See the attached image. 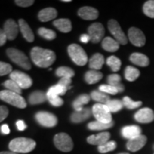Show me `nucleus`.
I'll return each instance as SVG.
<instances>
[{
	"label": "nucleus",
	"mask_w": 154,
	"mask_h": 154,
	"mask_svg": "<svg viewBox=\"0 0 154 154\" xmlns=\"http://www.w3.org/2000/svg\"><path fill=\"white\" fill-rule=\"evenodd\" d=\"M104 34V27L101 23H94L88 29V34L94 44H97L101 42Z\"/></svg>",
	"instance_id": "nucleus-11"
},
{
	"label": "nucleus",
	"mask_w": 154,
	"mask_h": 154,
	"mask_svg": "<svg viewBox=\"0 0 154 154\" xmlns=\"http://www.w3.org/2000/svg\"><path fill=\"white\" fill-rule=\"evenodd\" d=\"M92 113H93L94 116L95 117L96 121H99V122L109 124L113 121L111 113L106 104L96 103L94 105L92 108Z\"/></svg>",
	"instance_id": "nucleus-6"
},
{
	"label": "nucleus",
	"mask_w": 154,
	"mask_h": 154,
	"mask_svg": "<svg viewBox=\"0 0 154 154\" xmlns=\"http://www.w3.org/2000/svg\"><path fill=\"white\" fill-rule=\"evenodd\" d=\"M114 125L113 121L109 123V124H104V123L99 122V121H92L88 124V129L92 131H103L106 129H109Z\"/></svg>",
	"instance_id": "nucleus-32"
},
{
	"label": "nucleus",
	"mask_w": 154,
	"mask_h": 154,
	"mask_svg": "<svg viewBox=\"0 0 154 154\" xmlns=\"http://www.w3.org/2000/svg\"><path fill=\"white\" fill-rule=\"evenodd\" d=\"M38 17L39 20L42 22H49L57 17V11L52 7H48L40 11Z\"/></svg>",
	"instance_id": "nucleus-21"
},
{
	"label": "nucleus",
	"mask_w": 154,
	"mask_h": 154,
	"mask_svg": "<svg viewBox=\"0 0 154 154\" xmlns=\"http://www.w3.org/2000/svg\"><path fill=\"white\" fill-rule=\"evenodd\" d=\"M117 144L114 140H109L107 143L98 146V151L101 153H106L108 152L112 151L116 149Z\"/></svg>",
	"instance_id": "nucleus-37"
},
{
	"label": "nucleus",
	"mask_w": 154,
	"mask_h": 154,
	"mask_svg": "<svg viewBox=\"0 0 154 154\" xmlns=\"http://www.w3.org/2000/svg\"><path fill=\"white\" fill-rule=\"evenodd\" d=\"M80 41L82 42V43L86 44L89 41H91V38H90V36H88V34H84L80 36Z\"/></svg>",
	"instance_id": "nucleus-50"
},
{
	"label": "nucleus",
	"mask_w": 154,
	"mask_h": 154,
	"mask_svg": "<svg viewBox=\"0 0 154 154\" xmlns=\"http://www.w3.org/2000/svg\"><path fill=\"white\" fill-rule=\"evenodd\" d=\"M104 63V57L101 54L97 53L92 56L89 60V67L92 70H100Z\"/></svg>",
	"instance_id": "nucleus-24"
},
{
	"label": "nucleus",
	"mask_w": 154,
	"mask_h": 154,
	"mask_svg": "<svg viewBox=\"0 0 154 154\" xmlns=\"http://www.w3.org/2000/svg\"><path fill=\"white\" fill-rule=\"evenodd\" d=\"M34 1H32V0H17L15 1V3L19 7H30L33 5Z\"/></svg>",
	"instance_id": "nucleus-45"
},
{
	"label": "nucleus",
	"mask_w": 154,
	"mask_h": 154,
	"mask_svg": "<svg viewBox=\"0 0 154 154\" xmlns=\"http://www.w3.org/2000/svg\"><path fill=\"white\" fill-rule=\"evenodd\" d=\"M143 11L147 17L154 18V0L146 2L143 5Z\"/></svg>",
	"instance_id": "nucleus-41"
},
{
	"label": "nucleus",
	"mask_w": 154,
	"mask_h": 154,
	"mask_svg": "<svg viewBox=\"0 0 154 154\" xmlns=\"http://www.w3.org/2000/svg\"><path fill=\"white\" fill-rule=\"evenodd\" d=\"M56 75L61 78H70L72 79L74 76V72L73 69L67 66L59 67L56 71Z\"/></svg>",
	"instance_id": "nucleus-36"
},
{
	"label": "nucleus",
	"mask_w": 154,
	"mask_h": 154,
	"mask_svg": "<svg viewBox=\"0 0 154 154\" xmlns=\"http://www.w3.org/2000/svg\"><path fill=\"white\" fill-rule=\"evenodd\" d=\"M120 154H128V153H120Z\"/></svg>",
	"instance_id": "nucleus-54"
},
{
	"label": "nucleus",
	"mask_w": 154,
	"mask_h": 154,
	"mask_svg": "<svg viewBox=\"0 0 154 154\" xmlns=\"http://www.w3.org/2000/svg\"><path fill=\"white\" fill-rule=\"evenodd\" d=\"M121 78L119 74H111L108 76L107 78V82L109 83V85L113 86H118L121 84Z\"/></svg>",
	"instance_id": "nucleus-42"
},
{
	"label": "nucleus",
	"mask_w": 154,
	"mask_h": 154,
	"mask_svg": "<svg viewBox=\"0 0 154 154\" xmlns=\"http://www.w3.org/2000/svg\"><path fill=\"white\" fill-rule=\"evenodd\" d=\"M12 72V67L9 63L0 61V76L10 74Z\"/></svg>",
	"instance_id": "nucleus-43"
},
{
	"label": "nucleus",
	"mask_w": 154,
	"mask_h": 154,
	"mask_svg": "<svg viewBox=\"0 0 154 154\" xmlns=\"http://www.w3.org/2000/svg\"><path fill=\"white\" fill-rule=\"evenodd\" d=\"M36 147V142L28 138H17L11 140L9 144L11 151L17 153H28L32 151Z\"/></svg>",
	"instance_id": "nucleus-2"
},
{
	"label": "nucleus",
	"mask_w": 154,
	"mask_h": 154,
	"mask_svg": "<svg viewBox=\"0 0 154 154\" xmlns=\"http://www.w3.org/2000/svg\"><path fill=\"white\" fill-rule=\"evenodd\" d=\"M134 119L141 124H149L154 121V112L149 108H143L135 113Z\"/></svg>",
	"instance_id": "nucleus-13"
},
{
	"label": "nucleus",
	"mask_w": 154,
	"mask_h": 154,
	"mask_svg": "<svg viewBox=\"0 0 154 154\" xmlns=\"http://www.w3.org/2000/svg\"><path fill=\"white\" fill-rule=\"evenodd\" d=\"M54 25L57 29L63 33H68L72 29V23L68 19H59L54 22Z\"/></svg>",
	"instance_id": "nucleus-25"
},
{
	"label": "nucleus",
	"mask_w": 154,
	"mask_h": 154,
	"mask_svg": "<svg viewBox=\"0 0 154 154\" xmlns=\"http://www.w3.org/2000/svg\"><path fill=\"white\" fill-rule=\"evenodd\" d=\"M106 64L110 67L113 72H116L120 70L121 61L119 58L115 57V56H111L106 59Z\"/></svg>",
	"instance_id": "nucleus-35"
},
{
	"label": "nucleus",
	"mask_w": 154,
	"mask_h": 154,
	"mask_svg": "<svg viewBox=\"0 0 154 154\" xmlns=\"http://www.w3.org/2000/svg\"><path fill=\"white\" fill-rule=\"evenodd\" d=\"M16 126L17 127V129L19 131H24L26 128V125L25 124L24 121L22 120H19L17 121Z\"/></svg>",
	"instance_id": "nucleus-49"
},
{
	"label": "nucleus",
	"mask_w": 154,
	"mask_h": 154,
	"mask_svg": "<svg viewBox=\"0 0 154 154\" xmlns=\"http://www.w3.org/2000/svg\"><path fill=\"white\" fill-rule=\"evenodd\" d=\"M19 25L13 19H8L6 21L4 26V32L7 36V39L14 40L18 35Z\"/></svg>",
	"instance_id": "nucleus-14"
},
{
	"label": "nucleus",
	"mask_w": 154,
	"mask_h": 154,
	"mask_svg": "<svg viewBox=\"0 0 154 154\" xmlns=\"http://www.w3.org/2000/svg\"><path fill=\"white\" fill-rule=\"evenodd\" d=\"M9 76H10V79L17 83L22 89V88H24V89L29 88L32 86V84H33L31 77L25 73L20 72V71H14L9 74Z\"/></svg>",
	"instance_id": "nucleus-9"
},
{
	"label": "nucleus",
	"mask_w": 154,
	"mask_h": 154,
	"mask_svg": "<svg viewBox=\"0 0 154 154\" xmlns=\"http://www.w3.org/2000/svg\"><path fill=\"white\" fill-rule=\"evenodd\" d=\"M55 146L59 151L63 152H69L74 148V143L72 138L65 133L57 134L54 138Z\"/></svg>",
	"instance_id": "nucleus-7"
},
{
	"label": "nucleus",
	"mask_w": 154,
	"mask_h": 154,
	"mask_svg": "<svg viewBox=\"0 0 154 154\" xmlns=\"http://www.w3.org/2000/svg\"><path fill=\"white\" fill-rule=\"evenodd\" d=\"M111 137L110 133L102 132L96 135H91L87 138V142L91 145L101 146L107 143Z\"/></svg>",
	"instance_id": "nucleus-16"
},
{
	"label": "nucleus",
	"mask_w": 154,
	"mask_h": 154,
	"mask_svg": "<svg viewBox=\"0 0 154 154\" xmlns=\"http://www.w3.org/2000/svg\"><path fill=\"white\" fill-rule=\"evenodd\" d=\"M9 114L8 109L5 106H0V122L3 121Z\"/></svg>",
	"instance_id": "nucleus-46"
},
{
	"label": "nucleus",
	"mask_w": 154,
	"mask_h": 154,
	"mask_svg": "<svg viewBox=\"0 0 154 154\" xmlns=\"http://www.w3.org/2000/svg\"><path fill=\"white\" fill-rule=\"evenodd\" d=\"M0 154H18V153H14V152H12V151H3V152H0Z\"/></svg>",
	"instance_id": "nucleus-52"
},
{
	"label": "nucleus",
	"mask_w": 154,
	"mask_h": 154,
	"mask_svg": "<svg viewBox=\"0 0 154 154\" xmlns=\"http://www.w3.org/2000/svg\"><path fill=\"white\" fill-rule=\"evenodd\" d=\"M1 132L3 134H9L10 133V129H9L8 125L7 124H3L2 126H1Z\"/></svg>",
	"instance_id": "nucleus-51"
},
{
	"label": "nucleus",
	"mask_w": 154,
	"mask_h": 154,
	"mask_svg": "<svg viewBox=\"0 0 154 154\" xmlns=\"http://www.w3.org/2000/svg\"><path fill=\"white\" fill-rule=\"evenodd\" d=\"M78 14L85 20H94L99 17V11L94 7H84L79 10Z\"/></svg>",
	"instance_id": "nucleus-18"
},
{
	"label": "nucleus",
	"mask_w": 154,
	"mask_h": 154,
	"mask_svg": "<svg viewBox=\"0 0 154 154\" xmlns=\"http://www.w3.org/2000/svg\"><path fill=\"white\" fill-rule=\"evenodd\" d=\"M0 99L19 109H24L26 107V101L20 94L9 90L0 91Z\"/></svg>",
	"instance_id": "nucleus-4"
},
{
	"label": "nucleus",
	"mask_w": 154,
	"mask_h": 154,
	"mask_svg": "<svg viewBox=\"0 0 154 154\" xmlns=\"http://www.w3.org/2000/svg\"><path fill=\"white\" fill-rule=\"evenodd\" d=\"M147 142V138L144 135H140L138 137L128 140L126 143V148L128 151L131 152H136L144 147Z\"/></svg>",
	"instance_id": "nucleus-15"
},
{
	"label": "nucleus",
	"mask_w": 154,
	"mask_h": 154,
	"mask_svg": "<svg viewBox=\"0 0 154 154\" xmlns=\"http://www.w3.org/2000/svg\"><path fill=\"white\" fill-rule=\"evenodd\" d=\"M90 99H91V96L86 94H82V95L78 96L73 102L72 104L75 111H82L84 109V105L87 104Z\"/></svg>",
	"instance_id": "nucleus-26"
},
{
	"label": "nucleus",
	"mask_w": 154,
	"mask_h": 154,
	"mask_svg": "<svg viewBox=\"0 0 154 154\" xmlns=\"http://www.w3.org/2000/svg\"><path fill=\"white\" fill-rule=\"evenodd\" d=\"M4 86L6 88H7V90L9 91L14 92V93L21 94H22V88L19 87L18 84L17 83H15L14 81L9 79L6 81V82L4 83Z\"/></svg>",
	"instance_id": "nucleus-39"
},
{
	"label": "nucleus",
	"mask_w": 154,
	"mask_h": 154,
	"mask_svg": "<svg viewBox=\"0 0 154 154\" xmlns=\"http://www.w3.org/2000/svg\"><path fill=\"white\" fill-rule=\"evenodd\" d=\"M67 91V88L64 86L60 85V84H57L56 85L51 86L49 88L47 92V99L49 98L57 97V96H60L64 95Z\"/></svg>",
	"instance_id": "nucleus-29"
},
{
	"label": "nucleus",
	"mask_w": 154,
	"mask_h": 154,
	"mask_svg": "<svg viewBox=\"0 0 154 154\" xmlns=\"http://www.w3.org/2000/svg\"><path fill=\"white\" fill-rule=\"evenodd\" d=\"M38 33L42 38H45L47 40H53L56 38V34L55 32H54L53 30L41 27L38 29Z\"/></svg>",
	"instance_id": "nucleus-38"
},
{
	"label": "nucleus",
	"mask_w": 154,
	"mask_h": 154,
	"mask_svg": "<svg viewBox=\"0 0 154 154\" xmlns=\"http://www.w3.org/2000/svg\"><path fill=\"white\" fill-rule=\"evenodd\" d=\"M91 98L94 101L99 102V103L106 104L110 100V97L108 94L99 91H93L91 93Z\"/></svg>",
	"instance_id": "nucleus-33"
},
{
	"label": "nucleus",
	"mask_w": 154,
	"mask_h": 154,
	"mask_svg": "<svg viewBox=\"0 0 154 154\" xmlns=\"http://www.w3.org/2000/svg\"><path fill=\"white\" fill-rule=\"evenodd\" d=\"M47 99V94H44L43 91H36L31 94L29 97V102L30 104L36 105L44 103Z\"/></svg>",
	"instance_id": "nucleus-28"
},
{
	"label": "nucleus",
	"mask_w": 154,
	"mask_h": 154,
	"mask_svg": "<svg viewBox=\"0 0 154 154\" xmlns=\"http://www.w3.org/2000/svg\"><path fill=\"white\" fill-rule=\"evenodd\" d=\"M122 101L124 106L128 109H135L136 108L140 107L142 105L141 101H134L128 96H125Z\"/></svg>",
	"instance_id": "nucleus-40"
},
{
	"label": "nucleus",
	"mask_w": 154,
	"mask_h": 154,
	"mask_svg": "<svg viewBox=\"0 0 154 154\" xmlns=\"http://www.w3.org/2000/svg\"><path fill=\"white\" fill-rule=\"evenodd\" d=\"M128 38L131 43L136 47H143L146 44V36L141 30L136 27H131L128 29Z\"/></svg>",
	"instance_id": "nucleus-12"
},
{
	"label": "nucleus",
	"mask_w": 154,
	"mask_h": 154,
	"mask_svg": "<svg viewBox=\"0 0 154 154\" xmlns=\"http://www.w3.org/2000/svg\"><path fill=\"white\" fill-rule=\"evenodd\" d=\"M130 60L133 63L139 66H147L149 64V59L141 53H134L131 55Z\"/></svg>",
	"instance_id": "nucleus-22"
},
{
	"label": "nucleus",
	"mask_w": 154,
	"mask_h": 154,
	"mask_svg": "<svg viewBox=\"0 0 154 154\" xmlns=\"http://www.w3.org/2000/svg\"><path fill=\"white\" fill-rule=\"evenodd\" d=\"M106 106L108 107L109 110L111 113H116L123 109L124 106L123 101L119 99H112L109 100L106 103Z\"/></svg>",
	"instance_id": "nucleus-34"
},
{
	"label": "nucleus",
	"mask_w": 154,
	"mask_h": 154,
	"mask_svg": "<svg viewBox=\"0 0 154 154\" xmlns=\"http://www.w3.org/2000/svg\"><path fill=\"white\" fill-rule=\"evenodd\" d=\"M7 54L9 59L18 66L26 70H29L31 69L30 61L22 51L14 48H9L7 50Z\"/></svg>",
	"instance_id": "nucleus-5"
},
{
	"label": "nucleus",
	"mask_w": 154,
	"mask_h": 154,
	"mask_svg": "<svg viewBox=\"0 0 154 154\" xmlns=\"http://www.w3.org/2000/svg\"><path fill=\"white\" fill-rule=\"evenodd\" d=\"M124 76L126 80L128 82H134L140 76V72L138 69L134 66H128L125 69Z\"/></svg>",
	"instance_id": "nucleus-31"
},
{
	"label": "nucleus",
	"mask_w": 154,
	"mask_h": 154,
	"mask_svg": "<svg viewBox=\"0 0 154 154\" xmlns=\"http://www.w3.org/2000/svg\"><path fill=\"white\" fill-rule=\"evenodd\" d=\"M99 90L100 91L103 92L106 94H112L116 95V94L121 93L124 91V86L122 84L118 86H113L109 85V84H102L99 86Z\"/></svg>",
	"instance_id": "nucleus-27"
},
{
	"label": "nucleus",
	"mask_w": 154,
	"mask_h": 154,
	"mask_svg": "<svg viewBox=\"0 0 154 154\" xmlns=\"http://www.w3.org/2000/svg\"><path fill=\"white\" fill-rule=\"evenodd\" d=\"M68 53L72 60L78 66H84L87 63V54L84 49L78 44H73L69 45Z\"/></svg>",
	"instance_id": "nucleus-3"
},
{
	"label": "nucleus",
	"mask_w": 154,
	"mask_h": 154,
	"mask_svg": "<svg viewBox=\"0 0 154 154\" xmlns=\"http://www.w3.org/2000/svg\"><path fill=\"white\" fill-rule=\"evenodd\" d=\"M71 83H72V79L64 77V78H61V79L59 81L58 84L67 88V89H68V88H70L69 87V85L71 84Z\"/></svg>",
	"instance_id": "nucleus-47"
},
{
	"label": "nucleus",
	"mask_w": 154,
	"mask_h": 154,
	"mask_svg": "<svg viewBox=\"0 0 154 154\" xmlns=\"http://www.w3.org/2000/svg\"><path fill=\"white\" fill-rule=\"evenodd\" d=\"M35 119L37 122L41 126L47 127V128H51L57 126L58 120L57 116L47 111H39L37 112L35 115Z\"/></svg>",
	"instance_id": "nucleus-10"
},
{
	"label": "nucleus",
	"mask_w": 154,
	"mask_h": 154,
	"mask_svg": "<svg viewBox=\"0 0 154 154\" xmlns=\"http://www.w3.org/2000/svg\"><path fill=\"white\" fill-rule=\"evenodd\" d=\"M103 78L102 73L96 70H90L85 74L84 79L88 84H94L99 82Z\"/></svg>",
	"instance_id": "nucleus-30"
},
{
	"label": "nucleus",
	"mask_w": 154,
	"mask_h": 154,
	"mask_svg": "<svg viewBox=\"0 0 154 154\" xmlns=\"http://www.w3.org/2000/svg\"><path fill=\"white\" fill-rule=\"evenodd\" d=\"M31 58L34 64L37 66L47 68L55 61L56 55L51 50L36 47L31 51Z\"/></svg>",
	"instance_id": "nucleus-1"
},
{
	"label": "nucleus",
	"mask_w": 154,
	"mask_h": 154,
	"mask_svg": "<svg viewBox=\"0 0 154 154\" xmlns=\"http://www.w3.org/2000/svg\"><path fill=\"white\" fill-rule=\"evenodd\" d=\"M19 27L21 33L26 41L29 42H32L34 40V35L32 29L24 19H19Z\"/></svg>",
	"instance_id": "nucleus-19"
},
{
	"label": "nucleus",
	"mask_w": 154,
	"mask_h": 154,
	"mask_svg": "<svg viewBox=\"0 0 154 154\" xmlns=\"http://www.w3.org/2000/svg\"><path fill=\"white\" fill-rule=\"evenodd\" d=\"M142 130L140 127L136 125L125 126L121 129V134L123 137L127 139L131 140L141 135Z\"/></svg>",
	"instance_id": "nucleus-17"
},
{
	"label": "nucleus",
	"mask_w": 154,
	"mask_h": 154,
	"mask_svg": "<svg viewBox=\"0 0 154 154\" xmlns=\"http://www.w3.org/2000/svg\"><path fill=\"white\" fill-rule=\"evenodd\" d=\"M103 49L109 52H114L119 49V43L114 38L109 37H106L103 38L101 44Z\"/></svg>",
	"instance_id": "nucleus-23"
},
{
	"label": "nucleus",
	"mask_w": 154,
	"mask_h": 154,
	"mask_svg": "<svg viewBox=\"0 0 154 154\" xmlns=\"http://www.w3.org/2000/svg\"><path fill=\"white\" fill-rule=\"evenodd\" d=\"M63 2H71V0H63Z\"/></svg>",
	"instance_id": "nucleus-53"
},
{
	"label": "nucleus",
	"mask_w": 154,
	"mask_h": 154,
	"mask_svg": "<svg viewBox=\"0 0 154 154\" xmlns=\"http://www.w3.org/2000/svg\"><path fill=\"white\" fill-rule=\"evenodd\" d=\"M91 111L88 108H84L82 111H75L71 116V121L73 123H81L86 121L91 116Z\"/></svg>",
	"instance_id": "nucleus-20"
},
{
	"label": "nucleus",
	"mask_w": 154,
	"mask_h": 154,
	"mask_svg": "<svg viewBox=\"0 0 154 154\" xmlns=\"http://www.w3.org/2000/svg\"><path fill=\"white\" fill-rule=\"evenodd\" d=\"M108 28L111 34L114 37V39L119 42V44L126 45L128 43V39L125 35L124 32L121 29L120 25L114 19H111L108 22Z\"/></svg>",
	"instance_id": "nucleus-8"
},
{
	"label": "nucleus",
	"mask_w": 154,
	"mask_h": 154,
	"mask_svg": "<svg viewBox=\"0 0 154 154\" xmlns=\"http://www.w3.org/2000/svg\"><path fill=\"white\" fill-rule=\"evenodd\" d=\"M7 39V36H6L4 30H2L1 29H0V47L3 46L4 44L6 43Z\"/></svg>",
	"instance_id": "nucleus-48"
},
{
	"label": "nucleus",
	"mask_w": 154,
	"mask_h": 154,
	"mask_svg": "<svg viewBox=\"0 0 154 154\" xmlns=\"http://www.w3.org/2000/svg\"><path fill=\"white\" fill-rule=\"evenodd\" d=\"M48 101H49V103H51V105L54 106H61L63 105V99H61L60 96H57V97H53V98H49L47 99Z\"/></svg>",
	"instance_id": "nucleus-44"
}]
</instances>
